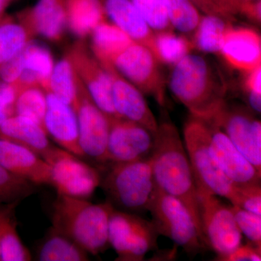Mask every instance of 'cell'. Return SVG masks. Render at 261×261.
Segmentation results:
<instances>
[{
    "label": "cell",
    "mask_w": 261,
    "mask_h": 261,
    "mask_svg": "<svg viewBox=\"0 0 261 261\" xmlns=\"http://www.w3.org/2000/svg\"><path fill=\"white\" fill-rule=\"evenodd\" d=\"M100 63L111 78L113 107L118 116L157 133L159 122L149 108L144 94L126 80L112 63Z\"/></svg>",
    "instance_id": "cell-15"
},
{
    "label": "cell",
    "mask_w": 261,
    "mask_h": 261,
    "mask_svg": "<svg viewBox=\"0 0 261 261\" xmlns=\"http://www.w3.org/2000/svg\"><path fill=\"white\" fill-rule=\"evenodd\" d=\"M239 14L244 15L252 21L260 23L261 20L260 0H242Z\"/></svg>",
    "instance_id": "cell-41"
},
{
    "label": "cell",
    "mask_w": 261,
    "mask_h": 261,
    "mask_svg": "<svg viewBox=\"0 0 261 261\" xmlns=\"http://www.w3.org/2000/svg\"><path fill=\"white\" fill-rule=\"evenodd\" d=\"M168 86L190 115L209 121L226 102L228 87L204 57L187 55L173 65Z\"/></svg>",
    "instance_id": "cell-2"
},
{
    "label": "cell",
    "mask_w": 261,
    "mask_h": 261,
    "mask_svg": "<svg viewBox=\"0 0 261 261\" xmlns=\"http://www.w3.org/2000/svg\"><path fill=\"white\" fill-rule=\"evenodd\" d=\"M35 192V185L0 166V205L19 204Z\"/></svg>",
    "instance_id": "cell-34"
},
{
    "label": "cell",
    "mask_w": 261,
    "mask_h": 261,
    "mask_svg": "<svg viewBox=\"0 0 261 261\" xmlns=\"http://www.w3.org/2000/svg\"><path fill=\"white\" fill-rule=\"evenodd\" d=\"M18 22L33 35L41 34L53 41L61 40L67 23L65 0H39L18 14Z\"/></svg>",
    "instance_id": "cell-20"
},
{
    "label": "cell",
    "mask_w": 261,
    "mask_h": 261,
    "mask_svg": "<svg viewBox=\"0 0 261 261\" xmlns=\"http://www.w3.org/2000/svg\"><path fill=\"white\" fill-rule=\"evenodd\" d=\"M99 169V187L115 208L132 214L147 211L156 190L150 159L107 163Z\"/></svg>",
    "instance_id": "cell-4"
},
{
    "label": "cell",
    "mask_w": 261,
    "mask_h": 261,
    "mask_svg": "<svg viewBox=\"0 0 261 261\" xmlns=\"http://www.w3.org/2000/svg\"><path fill=\"white\" fill-rule=\"evenodd\" d=\"M205 121L213 154L226 176L236 185L260 183L261 172L242 154L219 127L210 121Z\"/></svg>",
    "instance_id": "cell-16"
},
{
    "label": "cell",
    "mask_w": 261,
    "mask_h": 261,
    "mask_svg": "<svg viewBox=\"0 0 261 261\" xmlns=\"http://www.w3.org/2000/svg\"><path fill=\"white\" fill-rule=\"evenodd\" d=\"M46 110L47 94L42 87L32 86L19 91L15 103V115L30 118L44 128Z\"/></svg>",
    "instance_id": "cell-32"
},
{
    "label": "cell",
    "mask_w": 261,
    "mask_h": 261,
    "mask_svg": "<svg viewBox=\"0 0 261 261\" xmlns=\"http://www.w3.org/2000/svg\"><path fill=\"white\" fill-rule=\"evenodd\" d=\"M76 74L68 56L54 65L49 80V90L63 102L73 108L76 99Z\"/></svg>",
    "instance_id": "cell-30"
},
{
    "label": "cell",
    "mask_w": 261,
    "mask_h": 261,
    "mask_svg": "<svg viewBox=\"0 0 261 261\" xmlns=\"http://www.w3.org/2000/svg\"><path fill=\"white\" fill-rule=\"evenodd\" d=\"M114 209L107 201L94 204L87 199L58 194L53 210V225L70 237L89 254L96 255L110 246L108 227Z\"/></svg>",
    "instance_id": "cell-3"
},
{
    "label": "cell",
    "mask_w": 261,
    "mask_h": 261,
    "mask_svg": "<svg viewBox=\"0 0 261 261\" xmlns=\"http://www.w3.org/2000/svg\"><path fill=\"white\" fill-rule=\"evenodd\" d=\"M18 204L0 205V261H29L32 254L17 230L15 207Z\"/></svg>",
    "instance_id": "cell-24"
},
{
    "label": "cell",
    "mask_w": 261,
    "mask_h": 261,
    "mask_svg": "<svg viewBox=\"0 0 261 261\" xmlns=\"http://www.w3.org/2000/svg\"><path fill=\"white\" fill-rule=\"evenodd\" d=\"M230 208L241 233L250 243L261 247V216L238 205H230Z\"/></svg>",
    "instance_id": "cell-36"
},
{
    "label": "cell",
    "mask_w": 261,
    "mask_h": 261,
    "mask_svg": "<svg viewBox=\"0 0 261 261\" xmlns=\"http://www.w3.org/2000/svg\"><path fill=\"white\" fill-rule=\"evenodd\" d=\"M183 136L196 187L224 197L235 205L237 185L226 176L215 159L206 122L190 115L184 126Z\"/></svg>",
    "instance_id": "cell-5"
},
{
    "label": "cell",
    "mask_w": 261,
    "mask_h": 261,
    "mask_svg": "<svg viewBox=\"0 0 261 261\" xmlns=\"http://www.w3.org/2000/svg\"><path fill=\"white\" fill-rule=\"evenodd\" d=\"M75 80L77 93L73 108L78 121L79 144L84 157L94 161L99 168L107 163L110 118L94 104L77 74Z\"/></svg>",
    "instance_id": "cell-10"
},
{
    "label": "cell",
    "mask_w": 261,
    "mask_h": 261,
    "mask_svg": "<svg viewBox=\"0 0 261 261\" xmlns=\"http://www.w3.org/2000/svg\"><path fill=\"white\" fill-rule=\"evenodd\" d=\"M159 62L149 48L134 42L113 60L112 64L143 94L161 107L167 106L166 83Z\"/></svg>",
    "instance_id": "cell-11"
},
{
    "label": "cell",
    "mask_w": 261,
    "mask_h": 261,
    "mask_svg": "<svg viewBox=\"0 0 261 261\" xmlns=\"http://www.w3.org/2000/svg\"><path fill=\"white\" fill-rule=\"evenodd\" d=\"M202 13L207 15H216L224 17L233 21V19L225 14L219 7L216 6L211 0H190Z\"/></svg>",
    "instance_id": "cell-42"
},
{
    "label": "cell",
    "mask_w": 261,
    "mask_h": 261,
    "mask_svg": "<svg viewBox=\"0 0 261 261\" xmlns=\"http://www.w3.org/2000/svg\"><path fill=\"white\" fill-rule=\"evenodd\" d=\"M67 23L72 32L85 37L99 23L106 20L100 0H65Z\"/></svg>",
    "instance_id": "cell-25"
},
{
    "label": "cell",
    "mask_w": 261,
    "mask_h": 261,
    "mask_svg": "<svg viewBox=\"0 0 261 261\" xmlns=\"http://www.w3.org/2000/svg\"><path fill=\"white\" fill-rule=\"evenodd\" d=\"M154 252L155 253L152 257L153 260H155L156 258H159L157 259V260H171L176 258V253H177V246L175 245V247L171 250H161V251H158V250H156Z\"/></svg>",
    "instance_id": "cell-44"
},
{
    "label": "cell",
    "mask_w": 261,
    "mask_h": 261,
    "mask_svg": "<svg viewBox=\"0 0 261 261\" xmlns=\"http://www.w3.org/2000/svg\"><path fill=\"white\" fill-rule=\"evenodd\" d=\"M219 127L237 148L261 172V123L247 106L227 101L209 121Z\"/></svg>",
    "instance_id": "cell-12"
},
{
    "label": "cell",
    "mask_w": 261,
    "mask_h": 261,
    "mask_svg": "<svg viewBox=\"0 0 261 261\" xmlns=\"http://www.w3.org/2000/svg\"><path fill=\"white\" fill-rule=\"evenodd\" d=\"M201 229L206 246L214 250L216 257L224 256L240 246L243 240L232 211L213 195L197 187Z\"/></svg>",
    "instance_id": "cell-8"
},
{
    "label": "cell",
    "mask_w": 261,
    "mask_h": 261,
    "mask_svg": "<svg viewBox=\"0 0 261 261\" xmlns=\"http://www.w3.org/2000/svg\"><path fill=\"white\" fill-rule=\"evenodd\" d=\"M88 252L63 231L51 226L39 244L37 260L85 261L89 260Z\"/></svg>",
    "instance_id": "cell-23"
},
{
    "label": "cell",
    "mask_w": 261,
    "mask_h": 261,
    "mask_svg": "<svg viewBox=\"0 0 261 261\" xmlns=\"http://www.w3.org/2000/svg\"><path fill=\"white\" fill-rule=\"evenodd\" d=\"M24 70L37 79L39 85L46 92L49 90V80L53 68V57L47 48L30 42L22 50Z\"/></svg>",
    "instance_id": "cell-31"
},
{
    "label": "cell",
    "mask_w": 261,
    "mask_h": 261,
    "mask_svg": "<svg viewBox=\"0 0 261 261\" xmlns=\"http://www.w3.org/2000/svg\"><path fill=\"white\" fill-rule=\"evenodd\" d=\"M217 261H260L261 247L248 242L246 245H240L234 250L224 256L215 257Z\"/></svg>",
    "instance_id": "cell-40"
},
{
    "label": "cell",
    "mask_w": 261,
    "mask_h": 261,
    "mask_svg": "<svg viewBox=\"0 0 261 261\" xmlns=\"http://www.w3.org/2000/svg\"><path fill=\"white\" fill-rule=\"evenodd\" d=\"M5 6H6V5L0 2V19H1L2 18H3V16H4V10Z\"/></svg>",
    "instance_id": "cell-45"
},
{
    "label": "cell",
    "mask_w": 261,
    "mask_h": 261,
    "mask_svg": "<svg viewBox=\"0 0 261 261\" xmlns=\"http://www.w3.org/2000/svg\"><path fill=\"white\" fill-rule=\"evenodd\" d=\"M173 29L184 33L194 32L202 15L190 0H163Z\"/></svg>",
    "instance_id": "cell-33"
},
{
    "label": "cell",
    "mask_w": 261,
    "mask_h": 261,
    "mask_svg": "<svg viewBox=\"0 0 261 261\" xmlns=\"http://www.w3.org/2000/svg\"><path fill=\"white\" fill-rule=\"evenodd\" d=\"M47 94V110L44 126L50 137L61 148L83 158L79 144L77 117L73 108L51 94Z\"/></svg>",
    "instance_id": "cell-18"
},
{
    "label": "cell",
    "mask_w": 261,
    "mask_h": 261,
    "mask_svg": "<svg viewBox=\"0 0 261 261\" xmlns=\"http://www.w3.org/2000/svg\"><path fill=\"white\" fill-rule=\"evenodd\" d=\"M44 160L50 166L51 185L60 195L89 199L100 186L99 168L61 147L54 146Z\"/></svg>",
    "instance_id": "cell-9"
},
{
    "label": "cell",
    "mask_w": 261,
    "mask_h": 261,
    "mask_svg": "<svg viewBox=\"0 0 261 261\" xmlns=\"http://www.w3.org/2000/svg\"><path fill=\"white\" fill-rule=\"evenodd\" d=\"M261 216V184L237 185L235 205Z\"/></svg>",
    "instance_id": "cell-38"
},
{
    "label": "cell",
    "mask_w": 261,
    "mask_h": 261,
    "mask_svg": "<svg viewBox=\"0 0 261 261\" xmlns=\"http://www.w3.org/2000/svg\"><path fill=\"white\" fill-rule=\"evenodd\" d=\"M0 137L28 147L43 159L54 147L44 127L18 115L0 123Z\"/></svg>",
    "instance_id": "cell-22"
},
{
    "label": "cell",
    "mask_w": 261,
    "mask_h": 261,
    "mask_svg": "<svg viewBox=\"0 0 261 261\" xmlns=\"http://www.w3.org/2000/svg\"><path fill=\"white\" fill-rule=\"evenodd\" d=\"M150 161L156 187L186 206L206 246L201 229L195 176L184 141L174 123L168 118L159 123Z\"/></svg>",
    "instance_id": "cell-1"
},
{
    "label": "cell",
    "mask_w": 261,
    "mask_h": 261,
    "mask_svg": "<svg viewBox=\"0 0 261 261\" xmlns=\"http://www.w3.org/2000/svg\"><path fill=\"white\" fill-rule=\"evenodd\" d=\"M154 32L173 31L163 0H130Z\"/></svg>",
    "instance_id": "cell-35"
},
{
    "label": "cell",
    "mask_w": 261,
    "mask_h": 261,
    "mask_svg": "<svg viewBox=\"0 0 261 261\" xmlns=\"http://www.w3.org/2000/svg\"><path fill=\"white\" fill-rule=\"evenodd\" d=\"M149 49L159 63L173 65L190 54L194 47L187 38L173 31H163L154 32Z\"/></svg>",
    "instance_id": "cell-28"
},
{
    "label": "cell",
    "mask_w": 261,
    "mask_h": 261,
    "mask_svg": "<svg viewBox=\"0 0 261 261\" xmlns=\"http://www.w3.org/2000/svg\"><path fill=\"white\" fill-rule=\"evenodd\" d=\"M34 36L10 17L0 19V66L18 54Z\"/></svg>",
    "instance_id": "cell-29"
},
{
    "label": "cell",
    "mask_w": 261,
    "mask_h": 261,
    "mask_svg": "<svg viewBox=\"0 0 261 261\" xmlns=\"http://www.w3.org/2000/svg\"><path fill=\"white\" fill-rule=\"evenodd\" d=\"M231 20L216 15H202L191 40L194 49L209 53H220L224 37L233 25Z\"/></svg>",
    "instance_id": "cell-27"
},
{
    "label": "cell",
    "mask_w": 261,
    "mask_h": 261,
    "mask_svg": "<svg viewBox=\"0 0 261 261\" xmlns=\"http://www.w3.org/2000/svg\"><path fill=\"white\" fill-rule=\"evenodd\" d=\"M92 51L100 63H113V60L134 41L115 24L102 22L92 31Z\"/></svg>",
    "instance_id": "cell-26"
},
{
    "label": "cell",
    "mask_w": 261,
    "mask_h": 261,
    "mask_svg": "<svg viewBox=\"0 0 261 261\" xmlns=\"http://www.w3.org/2000/svg\"><path fill=\"white\" fill-rule=\"evenodd\" d=\"M0 166L35 185H51V168L32 149L0 137Z\"/></svg>",
    "instance_id": "cell-17"
},
{
    "label": "cell",
    "mask_w": 261,
    "mask_h": 261,
    "mask_svg": "<svg viewBox=\"0 0 261 261\" xmlns=\"http://www.w3.org/2000/svg\"><path fill=\"white\" fill-rule=\"evenodd\" d=\"M160 236L152 221L114 207L109 220L108 240L117 254L116 260L142 261L158 250Z\"/></svg>",
    "instance_id": "cell-7"
},
{
    "label": "cell",
    "mask_w": 261,
    "mask_h": 261,
    "mask_svg": "<svg viewBox=\"0 0 261 261\" xmlns=\"http://www.w3.org/2000/svg\"><path fill=\"white\" fill-rule=\"evenodd\" d=\"M155 135L135 122L111 118L106 162L127 163L150 159L155 145Z\"/></svg>",
    "instance_id": "cell-13"
},
{
    "label": "cell",
    "mask_w": 261,
    "mask_h": 261,
    "mask_svg": "<svg viewBox=\"0 0 261 261\" xmlns=\"http://www.w3.org/2000/svg\"><path fill=\"white\" fill-rule=\"evenodd\" d=\"M18 92L15 84L0 82V123L15 116Z\"/></svg>",
    "instance_id": "cell-39"
},
{
    "label": "cell",
    "mask_w": 261,
    "mask_h": 261,
    "mask_svg": "<svg viewBox=\"0 0 261 261\" xmlns=\"http://www.w3.org/2000/svg\"><path fill=\"white\" fill-rule=\"evenodd\" d=\"M67 56L94 104L110 119L119 118L113 107L110 75L92 51L83 42H77L70 48Z\"/></svg>",
    "instance_id": "cell-14"
},
{
    "label": "cell",
    "mask_w": 261,
    "mask_h": 261,
    "mask_svg": "<svg viewBox=\"0 0 261 261\" xmlns=\"http://www.w3.org/2000/svg\"><path fill=\"white\" fill-rule=\"evenodd\" d=\"M243 89L247 106L254 113L261 111V65L244 73Z\"/></svg>",
    "instance_id": "cell-37"
},
{
    "label": "cell",
    "mask_w": 261,
    "mask_h": 261,
    "mask_svg": "<svg viewBox=\"0 0 261 261\" xmlns=\"http://www.w3.org/2000/svg\"><path fill=\"white\" fill-rule=\"evenodd\" d=\"M147 211L159 235L170 239L189 256H195L207 248L192 215L177 198L156 187Z\"/></svg>",
    "instance_id": "cell-6"
},
{
    "label": "cell",
    "mask_w": 261,
    "mask_h": 261,
    "mask_svg": "<svg viewBox=\"0 0 261 261\" xmlns=\"http://www.w3.org/2000/svg\"><path fill=\"white\" fill-rule=\"evenodd\" d=\"M220 54L233 69L250 71L261 65V39L251 29L231 25L225 35Z\"/></svg>",
    "instance_id": "cell-19"
},
{
    "label": "cell",
    "mask_w": 261,
    "mask_h": 261,
    "mask_svg": "<svg viewBox=\"0 0 261 261\" xmlns=\"http://www.w3.org/2000/svg\"><path fill=\"white\" fill-rule=\"evenodd\" d=\"M216 6L228 15L229 18L234 20L235 15L240 13V7L242 0H211Z\"/></svg>",
    "instance_id": "cell-43"
},
{
    "label": "cell",
    "mask_w": 261,
    "mask_h": 261,
    "mask_svg": "<svg viewBox=\"0 0 261 261\" xmlns=\"http://www.w3.org/2000/svg\"><path fill=\"white\" fill-rule=\"evenodd\" d=\"M106 15L134 42L150 49L154 32L130 0H100Z\"/></svg>",
    "instance_id": "cell-21"
}]
</instances>
